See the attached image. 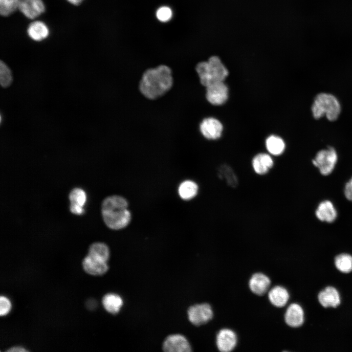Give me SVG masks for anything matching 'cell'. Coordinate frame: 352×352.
Masks as SVG:
<instances>
[{
  "label": "cell",
  "mask_w": 352,
  "mask_h": 352,
  "mask_svg": "<svg viewBox=\"0 0 352 352\" xmlns=\"http://www.w3.org/2000/svg\"><path fill=\"white\" fill-rule=\"evenodd\" d=\"M173 84L171 68L167 66L162 65L144 72L139 83V88L146 98L154 100L168 92Z\"/></svg>",
  "instance_id": "6da1fadb"
},
{
  "label": "cell",
  "mask_w": 352,
  "mask_h": 352,
  "mask_svg": "<svg viewBox=\"0 0 352 352\" xmlns=\"http://www.w3.org/2000/svg\"><path fill=\"white\" fill-rule=\"evenodd\" d=\"M128 207L127 200L122 196L112 195L105 198L102 203L101 213L107 226L114 230L128 226L132 220Z\"/></svg>",
  "instance_id": "7a4b0ae2"
},
{
  "label": "cell",
  "mask_w": 352,
  "mask_h": 352,
  "mask_svg": "<svg viewBox=\"0 0 352 352\" xmlns=\"http://www.w3.org/2000/svg\"><path fill=\"white\" fill-rule=\"evenodd\" d=\"M310 110L315 119L319 120L325 117L328 121L334 122L339 118L342 107L339 100L335 95L321 92L313 98Z\"/></svg>",
  "instance_id": "3957f363"
},
{
  "label": "cell",
  "mask_w": 352,
  "mask_h": 352,
  "mask_svg": "<svg viewBox=\"0 0 352 352\" xmlns=\"http://www.w3.org/2000/svg\"><path fill=\"white\" fill-rule=\"evenodd\" d=\"M200 83L205 87L219 82H223L228 75L226 67L217 56L208 61L198 63L196 67Z\"/></svg>",
  "instance_id": "277c9868"
},
{
  "label": "cell",
  "mask_w": 352,
  "mask_h": 352,
  "mask_svg": "<svg viewBox=\"0 0 352 352\" xmlns=\"http://www.w3.org/2000/svg\"><path fill=\"white\" fill-rule=\"evenodd\" d=\"M338 161V154L331 146L318 151L311 160L312 164L323 176L330 175L334 170Z\"/></svg>",
  "instance_id": "5b68a950"
},
{
  "label": "cell",
  "mask_w": 352,
  "mask_h": 352,
  "mask_svg": "<svg viewBox=\"0 0 352 352\" xmlns=\"http://www.w3.org/2000/svg\"><path fill=\"white\" fill-rule=\"evenodd\" d=\"M189 321L194 325L199 326L206 324L213 317V311L208 303L197 304L190 306L187 310Z\"/></svg>",
  "instance_id": "8992f818"
},
{
  "label": "cell",
  "mask_w": 352,
  "mask_h": 352,
  "mask_svg": "<svg viewBox=\"0 0 352 352\" xmlns=\"http://www.w3.org/2000/svg\"><path fill=\"white\" fill-rule=\"evenodd\" d=\"M315 216L321 222L327 223L334 222L338 217V211L333 202L328 199L320 201L315 211Z\"/></svg>",
  "instance_id": "52a82bcc"
},
{
  "label": "cell",
  "mask_w": 352,
  "mask_h": 352,
  "mask_svg": "<svg viewBox=\"0 0 352 352\" xmlns=\"http://www.w3.org/2000/svg\"><path fill=\"white\" fill-rule=\"evenodd\" d=\"M162 349L167 352H189L192 351L191 346L187 338L178 333L168 335L163 343Z\"/></svg>",
  "instance_id": "ba28073f"
},
{
  "label": "cell",
  "mask_w": 352,
  "mask_h": 352,
  "mask_svg": "<svg viewBox=\"0 0 352 352\" xmlns=\"http://www.w3.org/2000/svg\"><path fill=\"white\" fill-rule=\"evenodd\" d=\"M206 97L207 101L213 105L224 104L227 100L228 89L223 82L212 84L206 87Z\"/></svg>",
  "instance_id": "9c48e42d"
},
{
  "label": "cell",
  "mask_w": 352,
  "mask_h": 352,
  "mask_svg": "<svg viewBox=\"0 0 352 352\" xmlns=\"http://www.w3.org/2000/svg\"><path fill=\"white\" fill-rule=\"evenodd\" d=\"M237 341L236 333L230 329H222L216 335V346L221 352H229L233 350L237 345Z\"/></svg>",
  "instance_id": "30bf717a"
},
{
  "label": "cell",
  "mask_w": 352,
  "mask_h": 352,
  "mask_svg": "<svg viewBox=\"0 0 352 352\" xmlns=\"http://www.w3.org/2000/svg\"><path fill=\"white\" fill-rule=\"evenodd\" d=\"M199 129L204 137L208 139L215 140L220 137L223 126L217 119L208 117L204 119L200 123Z\"/></svg>",
  "instance_id": "8fae6325"
},
{
  "label": "cell",
  "mask_w": 352,
  "mask_h": 352,
  "mask_svg": "<svg viewBox=\"0 0 352 352\" xmlns=\"http://www.w3.org/2000/svg\"><path fill=\"white\" fill-rule=\"evenodd\" d=\"M19 10L25 17L33 20L44 12L45 6L43 0H21Z\"/></svg>",
  "instance_id": "7c38bea8"
},
{
  "label": "cell",
  "mask_w": 352,
  "mask_h": 352,
  "mask_svg": "<svg viewBox=\"0 0 352 352\" xmlns=\"http://www.w3.org/2000/svg\"><path fill=\"white\" fill-rule=\"evenodd\" d=\"M270 284L269 278L261 272L253 274L248 282V286L251 292L258 296L264 295L268 292Z\"/></svg>",
  "instance_id": "4fadbf2b"
},
{
  "label": "cell",
  "mask_w": 352,
  "mask_h": 352,
  "mask_svg": "<svg viewBox=\"0 0 352 352\" xmlns=\"http://www.w3.org/2000/svg\"><path fill=\"white\" fill-rule=\"evenodd\" d=\"M82 264L87 273L94 276L103 275L109 269L108 262L88 254L83 259Z\"/></svg>",
  "instance_id": "5bb4252c"
},
{
  "label": "cell",
  "mask_w": 352,
  "mask_h": 352,
  "mask_svg": "<svg viewBox=\"0 0 352 352\" xmlns=\"http://www.w3.org/2000/svg\"><path fill=\"white\" fill-rule=\"evenodd\" d=\"M304 311L301 307L296 303L290 304L285 314V321L289 326L297 328L301 326L304 320Z\"/></svg>",
  "instance_id": "9a60e30c"
},
{
  "label": "cell",
  "mask_w": 352,
  "mask_h": 352,
  "mask_svg": "<svg viewBox=\"0 0 352 352\" xmlns=\"http://www.w3.org/2000/svg\"><path fill=\"white\" fill-rule=\"evenodd\" d=\"M28 37L36 42L46 39L49 35V29L45 23L41 21L31 22L27 28Z\"/></svg>",
  "instance_id": "2e32d148"
},
{
  "label": "cell",
  "mask_w": 352,
  "mask_h": 352,
  "mask_svg": "<svg viewBox=\"0 0 352 352\" xmlns=\"http://www.w3.org/2000/svg\"><path fill=\"white\" fill-rule=\"evenodd\" d=\"M289 298L288 292L284 287L276 286L268 291V298L271 304L277 308L284 307Z\"/></svg>",
  "instance_id": "e0dca14e"
},
{
  "label": "cell",
  "mask_w": 352,
  "mask_h": 352,
  "mask_svg": "<svg viewBox=\"0 0 352 352\" xmlns=\"http://www.w3.org/2000/svg\"><path fill=\"white\" fill-rule=\"evenodd\" d=\"M272 157L265 153H260L256 155L252 161V165L255 172L258 175L266 174L273 166Z\"/></svg>",
  "instance_id": "ac0fdd59"
},
{
  "label": "cell",
  "mask_w": 352,
  "mask_h": 352,
  "mask_svg": "<svg viewBox=\"0 0 352 352\" xmlns=\"http://www.w3.org/2000/svg\"><path fill=\"white\" fill-rule=\"evenodd\" d=\"M318 300L325 308H336L340 303V299L337 290L332 286H328L318 294Z\"/></svg>",
  "instance_id": "d6986e66"
},
{
  "label": "cell",
  "mask_w": 352,
  "mask_h": 352,
  "mask_svg": "<svg viewBox=\"0 0 352 352\" xmlns=\"http://www.w3.org/2000/svg\"><path fill=\"white\" fill-rule=\"evenodd\" d=\"M102 304L107 311L115 314L121 310L123 305V300L119 295L109 293L105 294L103 297Z\"/></svg>",
  "instance_id": "ffe728a7"
},
{
  "label": "cell",
  "mask_w": 352,
  "mask_h": 352,
  "mask_svg": "<svg viewBox=\"0 0 352 352\" xmlns=\"http://www.w3.org/2000/svg\"><path fill=\"white\" fill-rule=\"evenodd\" d=\"M198 191V186L196 182L189 179L182 181L178 187V195L184 200L194 198L197 195Z\"/></svg>",
  "instance_id": "44dd1931"
},
{
  "label": "cell",
  "mask_w": 352,
  "mask_h": 352,
  "mask_svg": "<svg viewBox=\"0 0 352 352\" xmlns=\"http://www.w3.org/2000/svg\"><path fill=\"white\" fill-rule=\"evenodd\" d=\"M265 146L268 152L273 155L282 154L286 149V143L280 137L275 135L268 136L265 141Z\"/></svg>",
  "instance_id": "7402d4cb"
},
{
  "label": "cell",
  "mask_w": 352,
  "mask_h": 352,
  "mask_svg": "<svg viewBox=\"0 0 352 352\" xmlns=\"http://www.w3.org/2000/svg\"><path fill=\"white\" fill-rule=\"evenodd\" d=\"M88 254L108 262L110 259V252L109 248L106 244L96 242L89 246Z\"/></svg>",
  "instance_id": "603a6c76"
},
{
  "label": "cell",
  "mask_w": 352,
  "mask_h": 352,
  "mask_svg": "<svg viewBox=\"0 0 352 352\" xmlns=\"http://www.w3.org/2000/svg\"><path fill=\"white\" fill-rule=\"evenodd\" d=\"M217 172L219 178L224 179L229 186L232 188L237 187L239 184L238 178L229 166L225 164L220 166Z\"/></svg>",
  "instance_id": "cb8c5ba5"
},
{
  "label": "cell",
  "mask_w": 352,
  "mask_h": 352,
  "mask_svg": "<svg viewBox=\"0 0 352 352\" xmlns=\"http://www.w3.org/2000/svg\"><path fill=\"white\" fill-rule=\"evenodd\" d=\"M70 207H83L87 201V195L80 188H74L69 194Z\"/></svg>",
  "instance_id": "d4e9b609"
},
{
  "label": "cell",
  "mask_w": 352,
  "mask_h": 352,
  "mask_svg": "<svg viewBox=\"0 0 352 352\" xmlns=\"http://www.w3.org/2000/svg\"><path fill=\"white\" fill-rule=\"evenodd\" d=\"M336 268L343 273H349L352 270V256L348 254L342 253L335 258Z\"/></svg>",
  "instance_id": "484cf974"
},
{
  "label": "cell",
  "mask_w": 352,
  "mask_h": 352,
  "mask_svg": "<svg viewBox=\"0 0 352 352\" xmlns=\"http://www.w3.org/2000/svg\"><path fill=\"white\" fill-rule=\"evenodd\" d=\"M21 0H0V13L4 17L8 16L19 9Z\"/></svg>",
  "instance_id": "4316f807"
},
{
  "label": "cell",
  "mask_w": 352,
  "mask_h": 352,
  "mask_svg": "<svg viewBox=\"0 0 352 352\" xmlns=\"http://www.w3.org/2000/svg\"><path fill=\"white\" fill-rule=\"evenodd\" d=\"M13 77L9 67L2 61L0 63V82L3 88L9 87L12 83Z\"/></svg>",
  "instance_id": "83f0119b"
},
{
  "label": "cell",
  "mask_w": 352,
  "mask_h": 352,
  "mask_svg": "<svg viewBox=\"0 0 352 352\" xmlns=\"http://www.w3.org/2000/svg\"><path fill=\"white\" fill-rule=\"evenodd\" d=\"M173 15V12L171 8L168 6L163 5L157 8L155 12L157 19L162 22H167L170 21Z\"/></svg>",
  "instance_id": "f1b7e54d"
},
{
  "label": "cell",
  "mask_w": 352,
  "mask_h": 352,
  "mask_svg": "<svg viewBox=\"0 0 352 352\" xmlns=\"http://www.w3.org/2000/svg\"><path fill=\"white\" fill-rule=\"evenodd\" d=\"M11 308V304L9 299L5 296L0 297V315L4 316L7 314Z\"/></svg>",
  "instance_id": "f546056e"
},
{
  "label": "cell",
  "mask_w": 352,
  "mask_h": 352,
  "mask_svg": "<svg viewBox=\"0 0 352 352\" xmlns=\"http://www.w3.org/2000/svg\"><path fill=\"white\" fill-rule=\"evenodd\" d=\"M343 193L345 198L352 202V176L345 183Z\"/></svg>",
  "instance_id": "4dcf8cb0"
},
{
  "label": "cell",
  "mask_w": 352,
  "mask_h": 352,
  "mask_svg": "<svg viewBox=\"0 0 352 352\" xmlns=\"http://www.w3.org/2000/svg\"><path fill=\"white\" fill-rule=\"evenodd\" d=\"M8 352H26L27 351L23 348L21 347H14L10 348L7 351Z\"/></svg>",
  "instance_id": "1f68e13d"
},
{
  "label": "cell",
  "mask_w": 352,
  "mask_h": 352,
  "mask_svg": "<svg viewBox=\"0 0 352 352\" xmlns=\"http://www.w3.org/2000/svg\"><path fill=\"white\" fill-rule=\"evenodd\" d=\"M69 3L74 5H79L81 3H82V2L84 0H66Z\"/></svg>",
  "instance_id": "d6a6232c"
}]
</instances>
